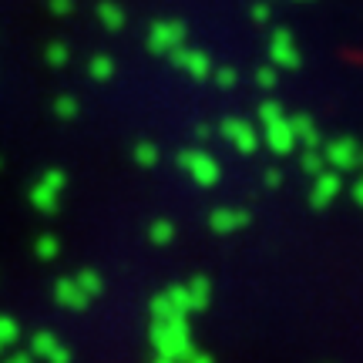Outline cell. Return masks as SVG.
I'll list each match as a JSON object with an SVG mask.
<instances>
[{"label": "cell", "instance_id": "cell-12", "mask_svg": "<svg viewBox=\"0 0 363 363\" xmlns=\"http://www.w3.org/2000/svg\"><path fill=\"white\" fill-rule=\"evenodd\" d=\"M269 17H272L269 4H256V7H252V21H256V24H266Z\"/></svg>", "mask_w": 363, "mask_h": 363}, {"label": "cell", "instance_id": "cell-1", "mask_svg": "<svg viewBox=\"0 0 363 363\" xmlns=\"http://www.w3.org/2000/svg\"><path fill=\"white\" fill-rule=\"evenodd\" d=\"M259 121H262V138L269 142L272 152H279L286 155L293 145H296V135H293V121L289 115L283 111V104L279 101H262L259 104Z\"/></svg>", "mask_w": 363, "mask_h": 363}, {"label": "cell", "instance_id": "cell-8", "mask_svg": "<svg viewBox=\"0 0 363 363\" xmlns=\"http://www.w3.org/2000/svg\"><path fill=\"white\" fill-rule=\"evenodd\" d=\"M212 78H216V84H219V88H235V84H239V71H235V67H216V71H212Z\"/></svg>", "mask_w": 363, "mask_h": 363}, {"label": "cell", "instance_id": "cell-9", "mask_svg": "<svg viewBox=\"0 0 363 363\" xmlns=\"http://www.w3.org/2000/svg\"><path fill=\"white\" fill-rule=\"evenodd\" d=\"M276 81H279V71H276V67H259V71H256V84H259L262 91H272L276 88Z\"/></svg>", "mask_w": 363, "mask_h": 363}, {"label": "cell", "instance_id": "cell-2", "mask_svg": "<svg viewBox=\"0 0 363 363\" xmlns=\"http://www.w3.org/2000/svg\"><path fill=\"white\" fill-rule=\"evenodd\" d=\"M269 65L276 71H296L303 65V54L296 48V38H293V30H286V27H276L269 34Z\"/></svg>", "mask_w": 363, "mask_h": 363}, {"label": "cell", "instance_id": "cell-6", "mask_svg": "<svg viewBox=\"0 0 363 363\" xmlns=\"http://www.w3.org/2000/svg\"><path fill=\"white\" fill-rule=\"evenodd\" d=\"M326 158H330L333 165H340V169H350L353 162H357V145H353L350 138H337V142L326 148Z\"/></svg>", "mask_w": 363, "mask_h": 363}, {"label": "cell", "instance_id": "cell-7", "mask_svg": "<svg viewBox=\"0 0 363 363\" xmlns=\"http://www.w3.org/2000/svg\"><path fill=\"white\" fill-rule=\"evenodd\" d=\"M289 121H293V135H296V142H303V145H316V142H320L316 125H313L310 115H296V118H289Z\"/></svg>", "mask_w": 363, "mask_h": 363}, {"label": "cell", "instance_id": "cell-11", "mask_svg": "<svg viewBox=\"0 0 363 363\" xmlns=\"http://www.w3.org/2000/svg\"><path fill=\"white\" fill-rule=\"evenodd\" d=\"M333 192H337V175H323L316 185V199H330Z\"/></svg>", "mask_w": 363, "mask_h": 363}, {"label": "cell", "instance_id": "cell-5", "mask_svg": "<svg viewBox=\"0 0 363 363\" xmlns=\"http://www.w3.org/2000/svg\"><path fill=\"white\" fill-rule=\"evenodd\" d=\"M222 135H225V138H229V142H233L239 152H256V142H259L256 128H252L249 121H242V118H225Z\"/></svg>", "mask_w": 363, "mask_h": 363}, {"label": "cell", "instance_id": "cell-15", "mask_svg": "<svg viewBox=\"0 0 363 363\" xmlns=\"http://www.w3.org/2000/svg\"><path fill=\"white\" fill-rule=\"evenodd\" d=\"M357 192H360V199H363V182H360V189H357Z\"/></svg>", "mask_w": 363, "mask_h": 363}, {"label": "cell", "instance_id": "cell-4", "mask_svg": "<svg viewBox=\"0 0 363 363\" xmlns=\"http://www.w3.org/2000/svg\"><path fill=\"white\" fill-rule=\"evenodd\" d=\"M175 57V65L182 67V71H189V78H195V81H206V78H212V57H208L206 51H195V48H179V51L172 54Z\"/></svg>", "mask_w": 363, "mask_h": 363}, {"label": "cell", "instance_id": "cell-13", "mask_svg": "<svg viewBox=\"0 0 363 363\" xmlns=\"http://www.w3.org/2000/svg\"><path fill=\"white\" fill-rule=\"evenodd\" d=\"M108 74H111V61H108V57H98V61H94V78H108Z\"/></svg>", "mask_w": 363, "mask_h": 363}, {"label": "cell", "instance_id": "cell-16", "mask_svg": "<svg viewBox=\"0 0 363 363\" xmlns=\"http://www.w3.org/2000/svg\"><path fill=\"white\" fill-rule=\"evenodd\" d=\"M303 4H306V0H303Z\"/></svg>", "mask_w": 363, "mask_h": 363}, {"label": "cell", "instance_id": "cell-14", "mask_svg": "<svg viewBox=\"0 0 363 363\" xmlns=\"http://www.w3.org/2000/svg\"><path fill=\"white\" fill-rule=\"evenodd\" d=\"M306 169H320V158H316V155H306Z\"/></svg>", "mask_w": 363, "mask_h": 363}, {"label": "cell", "instance_id": "cell-3", "mask_svg": "<svg viewBox=\"0 0 363 363\" xmlns=\"http://www.w3.org/2000/svg\"><path fill=\"white\" fill-rule=\"evenodd\" d=\"M148 48L155 54H175L179 48H185V24H179V21H158V24H152Z\"/></svg>", "mask_w": 363, "mask_h": 363}, {"label": "cell", "instance_id": "cell-10", "mask_svg": "<svg viewBox=\"0 0 363 363\" xmlns=\"http://www.w3.org/2000/svg\"><path fill=\"white\" fill-rule=\"evenodd\" d=\"M101 21L108 27H115V30H118V27L125 24V13L118 11V7H101Z\"/></svg>", "mask_w": 363, "mask_h": 363}]
</instances>
